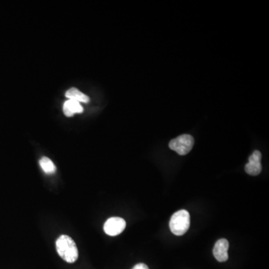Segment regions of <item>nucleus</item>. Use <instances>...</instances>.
Wrapping results in <instances>:
<instances>
[{
    "label": "nucleus",
    "mask_w": 269,
    "mask_h": 269,
    "mask_svg": "<svg viewBox=\"0 0 269 269\" xmlns=\"http://www.w3.org/2000/svg\"><path fill=\"white\" fill-rule=\"evenodd\" d=\"M228 249L229 242L225 238H222L216 241L213 249L214 257L221 263L226 262L228 260Z\"/></svg>",
    "instance_id": "obj_6"
},
{
    "label": "nucleus",
    "mask_w": 269,
    "mask_h": 269,
    "mask_svg": "<svg viewBox=\"0 0 269 269\" xmlns=\"http://www.w3.org/2000/svg\"><path fill=\"white\" fill-rule=\"evenodd\" d=\"M194 144V138L190 135L184 134L172 139L169 142V148L177 152L179 155H185L192 151Z\"/></svg>",
    "instance_id": "obj_3"
},
{
    "label": "nucleus",
    "mask_w": 269,
    "mask_h": 269,
    "mask_svg": "<svg viewBox=\"0 0 269 269\" xmlns=\"http://www.w3.org/2000/svg\"><path fill=\"white\" fill-rule=\"evenodd\" d=\"M63 112L67 117H72L77 113H83V107L76 100H68L64 104Z\"/></svg>",
    "instance_id": "obj_7"
},
{
    "label": "nucleus",
    "mask_w": 269,
    "mask_h": 269,
    "mask_svg": "<svg viewBox=\"0 0 269 269\" xmlns=\"http://www.w3.org/2000/svg\"><path fill=\"white\" fill-rule=\"evenodd\" d=\"M171 232L176 235H183L190 227V215L185 209L178 211L172 215L169 223Z\"/></svg>",
    "instance_id": "obj_2"
},
{
    "label": "nucleus",
    "mask_w": 269,
    "mask_h": 269,
    "mask_svg": "<svg viewBox=\"0 0 269 269\" xmlns=\"http://www.w3.org/2000/svg\"><path fill=\"white\" fill-rule=\"evenodd\" d=\"M126 225V222L121 218H110L106 221L103 229L107 235L110 236H115L124 231Z\"/></svg>",
    "instance_id": "obj_4"
},
{
    "label": "nucleus",
    "mask_w": 269,
    "mask_h": 269,
    "mask_svg": "<svg viewBox=\"0 0 269 269\" xmlns=\"http://www.w3.org/2000/svg\"><path fill=\"white\" fill-rule=\"evenodd\" d=\"M66 97H68L69 100H74L76 101L82 102V103H88L90 101L89 97L85 95L83 93L81 92L79 90L76 88H72L68 90L65 94Z\"/></svg>",
    "instance_id": "obj_8"
},
{
    "label": "nucleus",
    "mask_w": 269,
    "mask_h": 269,
    "mask_svg": "<svg viewBox=\"0 0 269 269\" xmlns=\"http://www.w3.org/2000/svg\"><path fill=\"white\" fill-rule=\"evenodd\" d=\"M40 166L41 167L42 170L44 171L46 174H53L56 173V167L54 165L52 160L47 157H42L39 161Z\"/></svg>",
    "instance_id": "obj_9"
},
{
    "label": "nucleus",
    "mask_w": 269,
    "mask_h": 269,
    "mask_svg": "<svg viewBox=\"0 0 269 269\" xmlns=\"http://www.w3.org/2000/svg\"><path fill=\"white\" fill-rule=\"evenodd\" d=\"M132 269H149V268H148L147 265L144 264V263H139V264L134 266Z\"/></svg>",
    "instance_id": "obj_10"
},
{
    "label": "nucleus",
    "mask_w": 269,
    "mask_h": 269,
    "mask_svg": "<svg viewBox=\"0 0 269 269\" xmlns=\"http://www.w3.org/2000/svg\"><path fill=\"white\" fill-rule=\"evenodd\" d=\"M58 254L65 262L74 263L78 257V248L74 240L66 235H62L56 242Z\"/></svg>",
    "instance_id": "obj_1"
},
{
    "label": "nucleus",
    "mask_w": 269,
    "mask_h": 269,
    "mask_svg": "<svg viewBox=\"0 0 269 269\" xmlns=\"http://www.w3.org/2000/svg\"><path fill=\"white\" fill-rule=\"evenodd\" d=\"M262 154L259 151H255L249 157V162L245 165V171L251 176H257L262 171Z\"/></svg>",
    "instance_id": "obj_5"
}]
</instances>
